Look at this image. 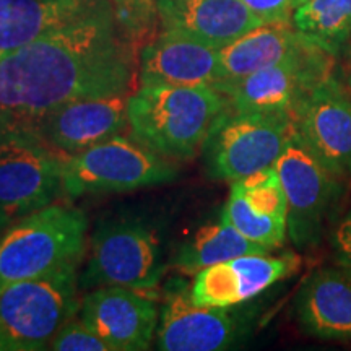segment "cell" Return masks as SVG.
<instances>
[{
	"label": "cell",
	"instance_id": "6da1fadb",
	"mask_svg": "<svg viewBox=\"0 0 351 351\" xmlns=\"http://www.w3.org/2000/svg\"><path fill=\"white\" fill-rule=\"evenodd\" d=\"M138 52L109 12L2 57V129H26L72 101L132 95Z\"/></svg>",
	"mask_w": 351,
	"mask_h": 351
},
{
	"label": "cell",
	"instance_id": "7a4b0ae2",
	"mask_svg": "<svg viewBox=\"0 0 351 351\" xmlns=\"http://www.w3.org/2000/svg\"><path fill=\"white\" fill-rule=\"evenodd\" d=\"M226 108L213 85L138 86L129 96L130 137L168 160H192Z\"/></svg>",
	"mask_w": 351,
	"mask_h": 351
},
{
	"label": "cell",
	"instance_id": "3957f363",
	"mask_svg": "<svg viewBox=\"0 0 351 351\" xmlns=\"http://www.w3.org/2000/svg\"><path fill=\"white\" fill-rule=\"evenodd\" d=\"M161 226L137 213H114L95 225L80 287L156 291L168 270Z\"/></svg>",
	"mask_w": 351,
	"mask_h": 351
},
{
	"label": "cell",
	"instance_id": "277c9868",
	"mask_svg": "<svg viewBox=\"0 0 351 351\" xmlns=\"http://www.w3.org/2000/svg\"><path fill=\"white\" fill-rule=\"evenodd\" d=\"M3 230L0 287L80 263L85 256L88 218L72 205L52 204Z\"/></svg>",
	"mask_w": 351,
	"mask_h": 351
},
{
	"label": "cell",
	"instance_id": "5b68a950",
	"mask_svg": "<svg viewBox=\"0 0 351 351\" xmlns=\"http://www.w3.org/2000/svg\"><path fill=\"white\" fill-rule=\"evenodd\" d=\"M0 288V345L51 346L80 311L78 263Z\"/></svg>",
	"mask_w": 351,
	"mask_h": 351
},
{
	"label": "cell",
	"instance_id": "8992f818",
	"mask_svg": "<svg viewBox=\"0 0 351 351\" xmlns=\"http://www.w3.org/2000/svg\"><path fill=\"white\" fill-rule=\"evenodd\" d=\"M179 176L178 161L121 134L65 158L64 195L117 194L163 186Z\"/></svg>",
	"mask_w": 351,
	"mask_h": 351
},
{
	"label": "cell",
	"instance_id": "52a82bcc",
	"mask_svg": "<svg viewBox=\"0 0 351 351\" xmlns=\"http://www.w3.org/2000/svg\"><path fill=\"white\" fill-rule=\"evenodd\" d=\"M295 132L289 112H239L226 108L215 121L202 156L217 181L234 182L275 166Z\"/></svg>",
	"mask_w": 351,
	"mask_h": 351
},
{
	"label": "cell",
	"instance_id": "ba28073f",
	"mask_svg": "<svg viewBox=\"0 0 351 351\" xmlns=\"http://www.w3.org/2000/svg\"><path fill=\"white\" fill-rule=\"evenodd\" d=\"M65 158L36 134L2 129L0 210L2 226L56 204L64 194Z\"/></svg>",
	"mask_w": 351,
	"mask_h": 351
},
{
	"label": "cell",
	"instance_id": "9c48e42d",
	"mask_svg": "<svg viewBox=\"0 0 351 351\" xmlns=\"http://www.w3.org/2000/svg\"><path fill=\"white\" fill-rule=\"evenodd\" d=\"M275 168L288 199V238L298 249L314 247L326 231L340 179L314 156L296 129Z\"/></svg>",
	"mask_w": 351,
	"mask_h": 351
},
{
	"label": "cell",
	"instance_id": "30bf717a",
	"mask_svg": "<svg viewBox=\"0 0 351 351\" xmlns=\"http://www.w3.org/2000/svg\"><path fill=\"white\" fill-rule=\"evenodd\" d=\"M333 54L311 43L291 59L215 88L239 112H289L315 85L333 75Z\"/></svg>",
	"mask_w": 351,
	"mask_h": 351
},
{
	"label": "cell",
	"instance_id": "8fae6325",
	"mask_svg": "<svg viewBox=\"0 0 351 351\" xmlns=\"http://www.w3.org/2000/svg\"><path fill=\"white\" fill-rule=\"evenodd\" d=\"M249 330L247 317L232 307L194 304L189 287L166 288L156 330V351H232Z\"/></svg>",
	"mask_w": 351,
	"mask_h": 351
},
{
	"label": "cell",
	"instance_id": "7c38bea8",
	"mask_svg": "<svg viewBox=\"0 0 351 351\" xmlns=\"http://www.w3.org/2000/svg\"><path fill=\"white\" fill-rule=\"evenodd\" d=\"M295 129L314 156L340 181L351 179V95L330 75L293 111Z\"/></svg>",
	"mask_w": 351,
	"mask_h": 351
},
{
	"label": "cell",
	"instance_id": "4fadbf2b",
	"mask_svg": "<svg viewBox=\"0 0 351 351\" xmlns=\"http://www.w3.org/2000/svg\"><path fill=\"white\" fill-rule=\"evenodd\" d=\"M78 317L119 351H147L160 324L156 291L93 288L82 298Z\"/></svg>",
	"mask_w": 351,
	"mask_h": 351
},
{
	"label": "cell",
	"instance_id": "5bb4252c",
	"mask_svg": "<svg viewBox=\"0 0 351 351\" xmlns=\"http://www.w3.org/2000/svg\"><path fill=\"white\" fill-rule=\"evenodd\" d=\"M129 96L78 99L52 109L26 129L64 156H72L129 130Z\"/></svg>",
	"mask_w": 351,
	"mask_h": 351
},
{
	"label": "cell",
	"instance_id": "9a60e30c",
	"mask_svg": "<svg viewBox=\"0 0 351 351\" xmlns=\"http://www.w3.org/2000/svg\"><path fill=\"white\" fill-rule=\"evenodd\" d=\"M295 252L251 254L217 263L192 276L191 300L204 307H236L257 298L300 269Z\"/></svg>",
	"mask_w": 351,
	"mask_h": 351
},
{
	"label": "cell",
	"instance_id": "2e32d148",
	"mask_svg": "<svg viewBox=\"0 0 351 351\" xmlns=\"http://www.w3.org/2000/svg\"><path fill=\"white\" fill-rule=\"evenodd\" d=\"M223 213L254 243L271 252L282 247L288 236V199L275 166L231 182Z\"/></svg>",
	"mask_w": 351,
	"mask_h": 351
},
{
	"label": "cell",
	"instance_id": "e0dca14e",
	"mask_svg": "<svg viewBox=\"0 0 351 351\" xmlns=\"http://www.w3.org/2000/svg\"><path fill=\"white\" fill-rule=\"evenodd\" d=\"M219 49L179 32L161 29L138 52V86L215 85Z\"/></svg>",
	"mask_w": 351,
	"mask_h": 351
},
{
	"label": "cell",
	"instance_id": "ac0fdd59",
	"mask_svg": "<svg viewBox=\"0 0 351 351\" xmlns=\"http://www.w3.org/2000/svg\"><path fill=\"white\" fill-rule=\"evenodd\" d=\"M109 12L111 0H0V59Z\"/></svg>",
	"mask_w": 351,
	"mask_h": 351
},
{
	"label": "cell",
	"instance_id": "d6986e66",
	"mask_svg": "<svg viewBox=\"0 0 351 351\" xmlns=\"http://www.w3.org/2000/svg\"><path fill=\"white\" fill-rule=\"evenodd\" d=\"M161 29L179 32L221 51L263 25L243 0H156Z\"/></svg>",
	"mask_w": 351,
	"mask_h": 351
},
{
	"label": "cell",
	"instance_id": "ffe728a7",
	"mask_svg": "<svg viewBox=\"0 0 351 351\" xmlns=\"http://www.w3.org/2000/svg\"><path fill=\"white\" fill-rule=\"evenodd\" d=\"M295 313L307 335L351 341V267H322L307 276Z\"/></svg>",
	"mask_w": 351,
	"mask_h": 351
},
{
	"label": "cell",
	"instance_id": "44dd1931",
	"mask_svg": "<svg viewBox=\"0 0 351 351\" xmlns=\"http://www.w3.org/2000/svg\"><path fill=\"white\" fill-rule=\"evenodd\" d=\"M313 41L293 21L263 23L219 51V82H232L291 59Z\"/></svg>",
	"mask_w": 351,
	"mask_h": 351
},
{
	"label": "cell",
	"instance_id": "7402d4cb",
	"mask_svg": "<svg viewBox=\"0 0 351 351\" xmlns=\"http://www.w3.org/2000/svg\"><path fill=\"white\" fill-rule=\"evenodd\" d=\"M271 252L263 245L245 238L228 221L225 213L200 225L178 245L169 265L182 276H195L199 271L251 254Z\"/></svg>",
	"mask_w": 351,
	"mask_h": 351
},
{
	"label": "cell",
	"instance_id": "603a6c76",
	"mask_svg": "<svg viewBox=\"0 0 351 351\" xmlns=\"http://www.w3.org/2000/svg\"><path fill=\"white\" fill-rule=\"evenodd\" d=\"M302 36L337 56L351 43V0H307L293 13Z\"/></svg>",
	"mask_w": 351,
	"mask_h": 351
},
{
	"label": "cell",
	"instance_id": "cb8c5ba5",
	"mask_svg": "<svg viewBox=\"0 0 351 351\" xmlns=\"http://www.w3.org/2000/svg\"><path fill=\"white\" fill-rule=\"evenodd\" d=\"M116 19L138 49L156 36V0H111Z\"/></svg>",
	"mask_w": 351,
	"mask_h": 351
},
{
	"label": "cell",
	"instance_id": "d4e9b609",
	"mask_svg": "<svg viewBox=\"0 0 351 351\" xmlns=\"http://www.w3.org/2000/svg\"><path fill=\"white\" fill-rule=\"evenodd\" d=\"M51 348L52 351H119L86 327L80 317L69 320L60 328Z\"/></svg>",
	"mask_w": 351,
	"mask_h": 351
},
{
	"label": "cell",
	"instance_id": "484cf974",
	"mask_svg": "<svg viewBox=\"0 0 351 351\" xmlns=\"http://www.w3.org/2000/svg\"><path fill=\"white\" fill-rule=\"evenodd\" d=\"M243 2L263 23L293 21V13L296 10L293 0H243Z\"/></svg>",
	"mask_w": 351,
	"mask_h": 351
},
{
	"label": "cell",
	"instance_id": "4316f807",
	"mask_svg": "<svg viewBox=\"0 0 351 351\" xmlns=\"http://www.w3.org/2000/svg\"><path fill=\"white\" fill-rule=\"evenodd\" d=\"M333 249L340 263L351 267V210L340 219L333 231Z\"/></svg>",
	"mask_w": 351,
	"mask_h": 351
},
{
	"label": "cell",
	"instance_id": "83f0119b",
	"mask_svg": "<svg viewBox=\"0 0 351 351\" xmlns=\"http://www.w3.org/2000/svg\"><path fill=\"white\" fill-rule=\"evenodd\" d=\"M0 351H52V348H51V346H41V348H34V346L0 345Z\"/></svg>",
	"mask_w": 351,
	"mask_h": 351
},
{
	"label": "cell",
	"instance_id": "f1b7e54d",
	"mask_svg": "<svg viewBox=\"0 0 351 351\" xmlns=\"http://www.w3.org/2000/svg\"><path fill=\"white\" fill-rule=\"evenodd\" d=\"M345 82L351 90V46L345 49Z\"/></svg>",
	"mask_w": 351,
	"mask_h": 351
},
{
	"label": "cell",
	"instance_id": "f546056e",
	"mask_svg": "<svg viewBox=\"0 0 351 351\" xmlns=\"http://www.w3.org/2000/svg\"><path fill=\"white\" fill-rule=\"evenodd\" d=\"M293 2H295V7L298 8L300 5H302V3H306L307 0H293Z\"/></svg>",
	"mask_w": 351,
	"mask_h": 351
},
{
	"label": "cell",
	"instance_id": "4dcf8cb0",
	"mask_svg": "<svg viewBox=\"0 0 351 351\" xmlns=\"http://www.w3.org/2000/svg\"><path fill=\"white\" fill-rule=\"evenodd\" d=\"M350 46H351V43H350ZM350 46H348V47H350Z\"/></svg>",
	"mask_w": 351,
	"mask_h": 351
}]
</instances>
